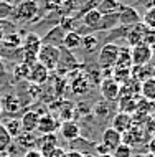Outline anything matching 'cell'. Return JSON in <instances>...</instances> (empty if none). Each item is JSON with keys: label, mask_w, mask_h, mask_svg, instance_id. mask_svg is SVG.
Instances as JSON below:
<instances>
[{"label": "cell", "mask_w": 155, "mask_h": 157, "mask_svg": "<svg viewBox=\"0 0 155 157\" xmlns=\"http://www.w3.org/2000/svg\"><path fill=\"white\" fill-rule=\"evenodd\" d=\"M120 0H99L96 3V8L101 15H112V13H117L120 8Z\"/></svg>", "instance_id": "7402d4cb"}, {"label": "cell", "mask_w": 155, "mask_h": 157, "mask_svg": "<svg viewBox=\"0 0 155 157\" xmlns=\"http://www.w3.org/2000/svg\"><path fill=\"white\" fill-rule=\"evenodd\" d=\"M98 157H112L111 154H104V155H98Z\"/></svg>", "instance_id": "c3c4849f"}, {"label": "cell", "mask_w": 155, "mask_h": 157, "mask_svg": "<svg viewBox=\"0 0 155 157\" xmlns=\"http://www.w3.org/2000/svg\"><path fill=\"white\" fill-rule=\"evenodd\" d=\"M81 40H83V36L78 32H68L65 35V40H63V48L69 50V52L81 48Z\"/></svg>", "instance_id": "484cf974"}, {"label": "cell", "mask_w": 155, "mask_h": 157, "mask_svg": "<svg viewBox=\"0 0 155 157\" xmlns=\"http://www.w3.org/2000/svg\"><path fill=\"white\" fill-rule=\"evenodd\" d=\"M144 157H155L152 152H144Z\"/></svg>", "instance_id": "7dc6e473"}, {"label": "cell", "mask_w": 155, "mask_h": 157, "mask_svg": "<svg viewBox=\"0 0 155 157\" xmlns=\"http://www.w3.org/2000/svg\"><path fill=\"white\" fill-rule=\"evenodd\" d=\"M94 151L98 152V155H104V154H111V151H109V149H107L106 146H102L101 142L94 144Z\"/></svg>", "instance_id": "ab89813d"}, {"label": "cell", "mask_w": 155, "mask_h": 157, "mask_svg": "<svg viewBox=\"0 0 155 157\" xmlns=\"http://www.w3.org/2000/svg\"><path fill=\"white\" fill-rule=\"evenodd\" d=\"M60 134L65 141L68 142H73L76 141L78 137H81V127L76 121H63L60 122Z\"/></svg>", "instance_id": "30bf717a"}, {"label": "cell", "mask_w": 155, "mask_h": 157, "mask_svg": "<svg viewBox=\"0 0 155 157\" xmlns=\"http://www.w3.org/2000/svg\"><path fill=\"white\" fill-rule=\"evenodd\" d=\"M2 124H3V127H5L7 134L12 137V141H13L15 137H18V136L23 132V131H22V124H20V119H17V117H12V119L3 121Z\"/></svg>", "instance_id": "4316f807"}, {"label": "cell", "mask_w": 155, "mask_h": 157, "mask_svg": "<svg viewBox=\"0 0 155 157\" xmlns=\"http://www.w3.org/2000/svg\"><path fill=\"white\" fill-rule=\"evenodd\" d=\"M41 48V38L36 35V33H27V36L23 38V43H22V52L25 53H33L38 56V52Z\"/></svg>", "instance_id": "ac0fdd59"}, {"label": "cell", "mask_w": 155, "mask_h": 157, "mask_svg": "<svg viewBox=\"0 0 155 157\" xmlns=\"http://www.w3.org/2000/svg\"><path fill=\"white\" fill-rule=\"evenodd\" d=\"M132 116L131 114H125V113H117L114 117H112V129H116L117 132H120V134H124V132H127L129 129L132 127Z\"/></svg>", "instance_id": "d6986e66"}, {"label": "cell", "mask_w": 155, "mask_h": 157, "mask_svg": "<svg viewBox=\"0 0 155 157\" xmlns=\"http://www.w3.org/2000/svg\"><path fill=\"white\" fill-rule=\"evenodd\" d=\"M119 25V17L117 13H112V15H102L101 22H99L96 32H111Z\"/></svg>", "instance_id": "d4e9b609"}, {"label": "cell", "mask_w": 155, "mask_h": 157, "mask_svg": "<svg viewBox=\"0 0 155 157\" xmlns=\"http://www.w3.org/2000/svg\"><path fill=\"white\" fill-rule=\"evenodd\" d=\"M0 104H2V113L7 114H17L22 109V101L18 96L15 94H5L3 98H0Z\"/></svg>", "instance_id": "2e32d148"}, {"label": "cell", "mask_w": 155, "mask_h": 157, "mask_svg": "<svg viewBox=\"0 0 155 157\" xmlns=\"http://www.w3.org/2000/svg\"><path fill=\"white\" fill-rule=\"evenodd\" d=\"M140 94L145 101H155V78L150 76V78L144 79L140 83Z\"/></svg>", "instance_id": "603a6c76"}, {"label": "cell", "mask_w": 155, "mask_h": 157, "mask_svg": "<svg viewBox=\"0 0 155 157\" xmlns=\"http://www.w3.org/2000/svg\"><path fill=\"white\" fill-rule=\"evenodd\" d=\"M48 78H50V71H48L43 65H40L38 61H36L33 66H30L28 81H30L31 84H36V86H40V84H45V83L48 81Z\"/></svg>", "instance_id": "7c38bea8"}, {"label": "cell", "mask_w": 155, "mask_h": 157, "mask_svg": "<svg viewBox=\"0 0 155 157\" xmlns=\"http://www.w3.org/2000/svg\"><path fill=\"white\" fill-rule=\"evenodd\" d=\"M40 10L38 0H23L13 5V12H12L10 20L12 22H31Z\"/></svg>", "instance_id": "6da1fadb"}, {"label": "cell", "mask_w": 155, "mask_h": 157, "mask_svg": "<svg viewBox=\"0 0 155 157\" xmlns=\"http://www.w3.org/2000/svg\"><path fill=\"white\" fill-rule=\"evenodd\" d=\"M0 117H2V104H0Z\"/></svg>", "instance_id": "816d5d0a"}, {"label": "cell", "mask_w": 155, "mask_h": 157, "mask_svg": "<svg viewBox=\"0 0 155 157\" xmlns=\"http://www.w3.org/2000/svg\"><path fill=\"white\" fill-rule=\"evenodd\" d=\"M149 152H152V154L155 155V137L149 141Z\"/></svg>", "instance_id": "f6af8a7d"}, {"label": "cell", "mask_w": 155, "mask_h": 157, "mask_svg": "<svg viewBox=\"0 0 155 157\" xmlns=\"http://www.w3.org/2000/svg\"><path fill=\"white\" fill-rule=\"evenodd\" d=\"M93 2H99V0H93Z\"/></svg>", "instance_id": "f5cc1de1"}, {"label": "cell", "mask_w": 155, "mask_h": 157, "mask_svg": "<svg viewBox=\"0 0 155 157\" xmlns=\"http://www.w3.org/2000/svg\"><path fill=\"white\" fill-rule=\"evenodd\" d=\"M119 56V46L116 43H104L98 53V65L102 70H112Z\"/></svg>", "instance_id": "7a4b0ae2"}, {"label": "cell", "mask_w": 155, "mask_h": 157, "mask_svg": "<svg viewBox=\"0 0 155 157\" xmlns=\"http://www.w3.org/2000/svg\"><path fill=\"white\" fill-rule=\"evenodd\" d=\"M93 113H94V116L99 117V119L107 117L109 116V103H107V101H99V103L94 106Z\"/></svg>", "instance_id": "d6a6232c"}, {"label": "cell", "mask_w": 155, "mask_h": 157, "mask_svg": "<svg viewBox=\"0 0 155 157\" xmlns=\"http://www.w3.org/2000/svg\"><path fill=\"white\" fill-rule=\"evenodd\" d=\"M12 32H17V23L12 20H0V40Z\"/></svg>", "instance_id": "1f68e13d"}, {"label": "cell", "mask_w": 155, "mask_h": 157, "mask_svg": "<svg viewBox=\"0 0 155 157\" xmlns=\"http://www.w3.org/2000/svg\"><path fill=\"white\" fill-rule=\"evenodd\" d=\"M117 17H119V25H122V27H134V25L142 22V17L137 12V8L127 5V3H120Z\"/></svg>", "instance_id": "277c9868"}, {"label": "cell", "mask_w": 155, "mask_h": 157, "mask_svg": "<svg viewBox=\"0 0 155 157\" xmlns=\"http://www.w3.org/2000/svg\"><path fill=\"white\" fill-rule=\"evenodd\" d=\"M142 23L147 28H155V7H150L142 17Z\"/></svg>", "instance_id": "d590c367"}, {"label": "cell", "mask_w": 155, "mask_h": 157, "mask_svg": "<svg viewBox=\"0 0 155 157\" xmlns=\"http://www.w3.org/2000/svg\"><path fill=\"white\" fill-rule=\"evenodd\" d=\"M0 2H5V3H10V5H13L15 0H0Z\"/></svg>", "instance_id": "bcb514c9"}, {"label": "cell", "mask_w": 155, "mask_h": 157, "mask_svg": "<svg viewBox=\"0 0 155 157\" xmlns=\"http://www.w3.org/2000/svg\"><path fill=\"white\" fill-rule=\"evenodd\" d=\"M56 129H60V121L53 116V114H43L40 116L38 126H36V131L40 132V136L43 134H53Z\"/></svg>", "instance_id": "8fae6325"}, {"label": "cell", "mask_w": 155, "mask_h": 157, "mask_svg": "<svg viewBox=\"0 0 155 157\" xmlns=\"http://www.w3.org/2000/svg\"><path fill=\"white\" fill-rule=\"evenodd\" d=\"M142 43L147 45L152 52H155V28H147V30H145Z\"/></svg>", "instance_id": "8d00e7d4"}, {"label": "cell", "mask_w": 155, "mask_h": 157, "mask_svg": "<svg viewBox=\"0 0 155 157\" xmlns=\"http://www.w3.org/2000/svg\"><path fill=\"white\" fill-rule=\"evenodd\" d=\"M15 146L22 151H30L35 149V144H36V136L35 132H22L18 137L13 139Z\"/></svg>", "instance_id": "ffe728a7"}, {"label": "cell", "mask_w": 155, "mask_h": 157, "mask_svg": "<svg viewBox=\"0 0 155 157\" xmlns=\"http://www.w3.org/2000/svg\"><path fill=\"white\" fill-rule=\"evenodd\" d=\"M153 56H155V52H153Z\"/></svg>", "instance_id": "db71d44e"}, {"label": "cell", "mask_w": 155, "mask_h": 157, "mask_svg": "<svg viewBox=\"0 0 155 157\" xmlns=\"http://www.w3.org/2000/svg\"><path fill=\"white\" fill-rule=\"evenodd\" d=\"M101 144L106 146L107 149L112 152L116 147H119L120 144H122V134L117 132L116 129H112V127H107V129H104V132L101 136Z\"/></svg>", "instance_id": "9a60e30c"}, {"label": "cell", "mask_w": 155, "mask_h": 157, "mask_svg": "<svg viewBox=\"0 0 155 157\" xmlns=\"http://www.w3.org/2000/svg\"><path fill=\"white\" fill-rule=\"evenodd\" d=\"M22 157H43V155H41V154H40V152L36 151V149H30V151H27V152H25V154H23Z\"/></svg>", "instance_id": "7bdbcfd3"}, {"label": "cell", "mask_w": 155, "mask_h": 157, "mask_svg": "<svg viewBox=\"0 0 155 157\" xmlns=\"http://www.w3.org/2000/svg\"><path fill=\"white\" fill-rule=\"evenodd\" d=\"M147 30V27H145L144 23H137L134 25V27H129L127 33H125V41L129 43V48H132V46H137L142 43V40H144V33Z\"/></svg>", "instance_id": "4fadbf2b"}, {"label": "cell", "mask_w": 155, "mask_h": 157, "mask_svg": "<svg viewBox=\"0 0 155 157\" xmlns=\"http://www.w3.org/2000/svg\"><path fill=\"white\" fill-rule=\"evenodd\" d=\"M66 152H68V151H65L63 147H60V146H58L56 149L53 151V154L50 155V157H66Z\"/></svg>", "instance_id": "b9f144b4"}, {"label": "cell", "mask_w": 155, "mask_h": 157, "mask_svg": "<svg viewBox=\"0 0 155 157\" xmlns=\"http://www.w3.org/2000/svg\"><path fill=\"white\" fill-rule=\"evenodd\" d=\"M76 20L78 18H74V17H61V20L58 22V25H60L66 33H68V32H74V30H76Z\"/></svg>", "instance_id": "4dcf8cb0"}, {"label": "cell", "mask_w": 155, "mask_h": 157, "mask_svg": "<svg viewBox=\"0 0 155 157\" xmlns=\"http://www.w3.org/2000/svg\"><path fill=\"white\" fill-rule=\"evenodd\" d=\"M153 58V52L149 48L147 45L140 43L137 46L131 48V60H132V66H147Z\"/></svg>", "instance_id": "5b68a950"}, {"label": "cell", "mask_w": 155, "mask_h": 157, "mask_svg": "<svg viewBox=\"0 0 155 157\" xmlns=\"http://www.w3.org/2000/svg\"><path fill=\"white\" fill-rule=\"evenodd\" d=\"M132 157H144V154H137V155H132Z\"/></svg>", "instance_id": "681fc988"}, {"label": "cell", "mask_w": 155, "mask_h": 157, "mask_svg": "<svg viewBox=\"0 0 155 157\" xmlns=\"http://www.w3.org/2000/svg\"><path fill=\"white\" fill-rule=\"evenodd\" d=\"M40 121V114H36L31 109H27L23 111V116L20 117V124H22V131L23 132H35L36 126H38Z\"/></svg>", "instance_id": "e0dca14e"}, {"label": "cell", "mask_w": 155, "mask_h": 157, "mask_svg": "<svg viewBox=\"0 0 155 157\" xmlns=\"http://www.w3.org/2000/svg\"><path fill=\"white\" fill-rule=\"evenodd\" d=\"M58 61H60V48L50 45H41L38 52V63L43 65L48 71H56Z\"/></svg>", "instance_id": "3957f363"}, {"label": "cell", "mask_w": 155, "mask_h": 157, "mask_svg": "<svg viewBox=\"0 0 155 157\" xmlns=\"http://www.w3.org/2000/svg\"><path fill=\"white\" fill-rule=\"evenodd\" d=\"M56 147H58V137L54 132L53 134H43V136H40V137H36L35 149L43 157H50Z\"/></svg>", "instance_id": "52a82bcc"}, {"label": "cell", "mask_w": 155, "mask_h": 157, "mask_svg": "<svg viewBox=\"0 0 155 157\" xmlns=\"http://www.w3.org/2000/svg\"><path fill=\"white\" fill-rule=\"evenodd\" d=\"M114 68H125V70H131L132 68V60H131V48H119V56Z\"/></svg>", "instance_id": "f1b7e54d"}, {"label": "cell", "mask_w": 155, "mask_h": 157, "mask_svg": "<svg viewBox=\"0 0 155 157\" xmlns=\"http://www.w3.org/2000/svg\"><path fill=\"white\" fill-rule=\"evenodd\" d=\"M147 134L149 136H153L155 137V119H149V122H147Z\"/></svg>", "instance_id": "60d3db41"}, {"label": "cell", "mask_w": 155, "mask_h": 157, "mask_svg": "<svg viewBox=\"0 0 155 157\" xmlns=\"http://www.w3.org/2000/svg\"><path fill=\"white\" fill-rule=\"evenodd\" d=\"M66 157H84V154L78 152V151H68L66 152Z\"/></svg>", "instance_id": "ee69618b"}, {"label": "cell", "mask_w": 155, "mask_h": 157, "mask_svg": "<svg viewBox=\"0 0 155 157\" xmlns=\"http://www.w3.org/2000/svg\"><path fill=\"white\" fill-rule=\"evenodd\" d=\"M147 137H149L147 131H145L140 124H135V126L132 124L131 129L122 134V144H125V146H129V147H134V146H137V144L145 142Z\"/></svg>", "instance_id": "8992f818"}, {"label": "cell", "mask_w": 155, "mask_h": 157, "mask_svg": "<svg viewBox=\"0 0 155 157\" xmlns=\"http://www.w3.org/2000/svg\"><path fill=\"white\" fill-rule=\"evenodd\" d=\"M99 90H101V94L104 98V101L107 103H112V101L119 99V91H120V84L114 81L112 78H104L101 83H99Z\"/></svg>", "instance_id": "ba28073f"}, {"label": "cell", "mask_w": 155, "mask_h": 157, "mask_svg": "<svg viewBox=\"0 0 155 157\" xmlns=\"http://www.w3.org/2000/svg\"><path fill=\"white\" fill-rule=\"evenodd\" d=\"M10 144H12V137L7 134L5 127H3V124L0 122V152H5Z\"/></svg>", "instance_id": "e575fe53"}, {"label": "cell", "mask_w": 155, "mask_h": 157, "mask_svg": "<svg viewBox=\"0 0 155 157\" xmlns=\"http://www.w3.org/2000/svg\"><path fill=\"white\" fill-rule=\"evenodd\" d=\"M139 96H120L119 98V113H125V114H131L135 111L137 104H139Z\"/></svg>", "instance_id": "cb8c5ba5"}, {"label": "cell", "mask_w": 155, "mask_h": 157, "mask_svg": "<svg viewBox=\"0 0 155 157\" xmlns=\"http://www.w3.org/2000/svg\"><path fill=\"white\" fill-rule=\"evenodd\" d=\"M78 60L73 56V53L69 52V50L66 48H60V61H58V68L56 71H60V73H66V71L73 70V68H78Z\"/></svg>", "instance_id": "5bb4252c"}, {"label": "cell", "mask_w": 155, "mask_h": 157, "mask_svg": "<svg viewBox=\"0 0 155 157\" xmlns=\"http://www.w3.org/2000/svg\"><path fill=\"white\" fill-rule=\"evenodd\" d=\"M84 157H94L93 154H84Z\"/></svg>", "instance_id": "f907efd6"}, {"label": "cell", "mask_w": 155, "mask_h": 157, "mask_svg": "<svg viewBox=\"0 0 155 157\" xmlns=\"http://www.w3.org/2000/svg\"><path fill=\"white\" fill-rule=\"evenodd\" d=\"M12 12H13V5L0 2V20H10Z\"/></svg>", "instance_id": "f35d334b"}, {"label": "cell", "mask_w": 155, "mask_h": 157, "mask_svg": "<svg viewBox=\"0 0 155 157\" xmlns=\"http://www.w3.org/2000/svg\"><path fill=\"white\" fill-rule=\"evenodd\" d=\"M22 43H23V36L18 32H12L2 38V45L7 46V48H13V50L22 48Z\"/></svg>", "instance_id": "83f0119b"}, {"label": "cell", "mask_w": 155, "mask_h": 157, "mask_svg": "<svg viewBox=\"0 0 155 157\" xmlns=\"http://www.w3.org/2000/svg\"><path fill=\"white\" fill-rule=\"evenodd\" d=\"M28 73H30V66H27L22 61L13 68V75L17 79H28Z\"/></svg>", "instance_id": "836d02e7"}, {"label": "cell", "mask_w": 155, "mask_h": 157, "mask_svg": "<svg viewBox=\"0 0 155 157\" xmlns=\"http://www.w3.org/2000/svg\"><path fill=\"white\" fill-rule=\"evenodd\" d=\"M81 48L84 50L86 53H94L96 50L99 48V40L94 33H89V35H84L81 40Z\"/></svg>", "instance_id": "f546056e"}, {"label": "cell", "mask_w": 155, "mask_h": 157, "mask_svg": "<svg viewBox=\"0 0 155 157\" xmlns=\"http://www.w3.org/2000/svg\"><path fill=\"white\" fill-rule=\"evenodd\" d=\"M111 155L112 157H132V147L125 146V144H120L119 147H116L111 152Z\"/></svg>", "instance_id": "74e56055"}, {"label": "cell", "mask_w": 155, "mask_h": 157, "mask_svg": "<svg viewBox=\"0 0 155 157\" xmlns=\"http://www.w3.org/2000/svg\"><path fill=\"white\" fill-rule=\"evenodd\" d=\"M65 35H66V32L63 30L60 25H54L53 28H50L46 32V35L41 36V45H50V46H54V48H61Z\"/></svg>", "instance_id": "9c48e42d"}, {"label": "cell", "mask_w": 155, "mask_h": 157, "mask_svg": "<svg viewBox=\"0 0 155 157\" xmlns=\"http://www.w3.org/2000/svg\"><path fill=\"white\" fill-rule=\"evenodd\" d=\"M89 88H91V83L86 75H78V78H74L71 81V91H73V94L83 96L89 91Z\"/></svg>", "instance_id": "44dd1931"}]
</instances>
